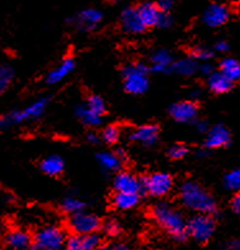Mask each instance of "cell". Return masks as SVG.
I'll return each instance as SVG.
<instances>
[{
    "mask_svg": "<svg viewBox=\"0 0 240 250\" xmlns=\"http://www.w3.org/2000/svg\"><path fill=\"white\" fill-rule=\"evenodd\" d=\"M180 201L191 211L202 214H215L217 204L214 197L206 189L194 181H185L180 187Z\"/></svg>",
    "mask_w": 240,
    "mask_h": 250,
    "instance_id": "obj_1",
    "label": "cell"
},
{
    "mask_svg": "<svg viewBox=\"0 0 240 250\" xmlns=\"http://www.w3.org/2000/svg\"><path fill=\"white\" fill-rule=\"evenodd\" d=\"M152 216L158 226H161L175 240L183 241L187 239V221L174 206L160 202L152 209Z\"/></svg>",
    "mask_w": 240,
    "mask_h": 250,
    "instance_id": "obj_2",
    "label": "cell"
},
{
    "mask_svg": "<svg viewBox=\"0 0 240 250\" xmlns=\"http://www.w3.org/2000/svg\"><path fill=\"white\" fill-rule=\"evenodd\" d=\"M124 88L132 95H142L148 88V69L142 62L125 66L123 70Z\"/></svg>",
    "mask_w": 240,
    "mask_h": 250,
    "instance_id": "obj_3",
    "label": "cell"
},
{
    "mask_svg": "<svg viewBox=\"0 0 240 250\" xmlns=\"http://www.w3.org/2000/svg\"><path fill=\"white\" fill-rule=\"evenodd\" d=\"M65 241V232L60 227L54 225L40 229L33 236L35 247L43 250H63Z\"/></svg>",
    "mask_w": 240,
    "mask_h": 250,
    "instance_id": "obj_4",
    "label": "cell"
},
{
    "mask_svg": "<svg viewBox=\"0 0 240 250\" xmlns=\"http://www.w3.org/2000/svg\"><path fill=\"white\" fill-rule=\"evenodd\" d=\"M187 232L198 243H206L215 232V221L210 214L197 213L187 222Z\"/></svg>",
    "mask_w": 240,
    "mask_h": 250,
    "instance_id": "obj_5",
    "label": "cell"
},
{
    "mask_svg": "<svg viewBox=\"0 0 240 250\" xmlns=\"http://www.w3.org/2000/svg\"><path fill=\"white\" fill-rule=\"evenodd\" d=\"M137 8L141 20L143 21L145 26L147 27H158V28H169L173 24V20L169 13L161 12L156 7L153 1H145L139 4Z\"/></svg>",
    "mask_w": 240,
    "mask_h": 250,
    "instance_id": "obj_6",
    "label": "cell"
},
{
    "mask_svg": "<svg viewBox=\"0 0 240 250\" xmlns=\"http://www.w3.org/2000/svg\"><path fill=\"white\" fill-rule=\"evenodd\" d=\"M49 100L46 97H41V99L33 101L32 104L24 107L22 110H14V111L8 112L7 119L9 122V125H16V124H22L24 122H30V120H35L39 119L40 116L43 115Z\"/></svg>",
    "mask_w": 240,
    "mask_h": 250,
    "instance_id": "obj_7",
    "label": "cell"
},
{
    "mask_svg": "<svg viewBox=\"0 0 240 250\" xmlns=\"http://www.w3.org/2000/svg\"><path fill=\"white\" fill-rule=\"evenodd\" d=\"M173 188V178L166 172H155L142 180V190L152 197H164Z\"/></svg>",
    "mask_w": 240,
    "mask_h": 250,
    "instance_id": "obj_8",
    "label": "cell"
},
{
    "mask_svg": "<svg viewBox=\"0 0 240 250\" xmlns=\"http://www.w3.org/2000/svg\"><path fill=\"white\" fill-rule=\"evenodd\" d=\"M100 218L93 213L79 212L69 218V229L78 236L93 234L100 229Z\"/></svg>",
    "mask_w": 240,
    "mask_h": 250,
    "instance_id": "obj_9",
    "label": "cell"
},
{
    "mask_svg": "<svg viewBox=\"0 0 240 250\" xmlns=\"http://www.w3.org/2000/svg\"><path fill=\"white\" fill-rule=\"evenodd\" d=\"M102 18H104V14L101 10L96 9V8H87V9L81 10L76 17L69 18L68 22L70 24H74L79 31L89 32L100 26Z\"/></svg>",
    "mask_w": 240,
    "mask_h": 250,
    "instance_id": "obj_10",
    "label": "cell"
},
{
    "mask_svg": "<svg viewBox=\"0 0 240 250\" xmlns=\"http://www.w3.org/2000/svg\"><path fill=\"white\" fill-rule=\"evenodd\" d=\"M229 9L226 5L220 3H212L210 4L206 10H204L202 21L203 23L211 28H216L225 24L229 20Z\"/></svg>",
    "mask_w": 240,
    "mask_h": 250,
    "instance_id": "obj_11",
    "label": "cell"
},
{
    "mask_svg": "<svg viewBox=\"0 0 240 250\" xmlns=\"http://www.w3.org/2000/svg\"><path fill=\"white\" fill-rule=\"evenodd\" d=\"M120 26L123 31L132 35H138V33L145 32L147 27L145 26L143 21L138 14V10L135 7L125 8L120 14Z\"/></svg>",
    "mask_w": 240,
    "mask_h": 250,
    "instance_id": "obj_12",
    "label": "cell"
},
{
    "mask_svg": "<svg viewBox=\"0 0 240 250\" xmlns=\"http://www.w3.org/2000/svg\"><path fill=\"white\" fill-rule=\"evenodd\" d=\"M230 143V133L222 124H217L208 129L204 147L208 149L226 147Z\"/></svg>",
    "mask_w": 240,
    "mask_h": 250,
    "instance_id": "obj_13",
    "label": "cell"
},
{
    "mask_svg": "<svg viewBox=\"0 0 240 250\" xmlns=\"http://www.w3.org/2000/svg\"><path fill=\"white\" fill-rule=\"evenodd\" d=\"M5 244L12 250H30L32 248L33 237L26 230L13 229L5 235Z\"/></svg>",
    "mask_w": 240,
    "mask_h": 250,
    "instance_id": "obj_14",
    "label": "cell"
},
{
    "mask_svg": "<svg viewBox=\"0 0 240 250\" xmlns=\"http://www.w3.org/2000/svg\"><path fill=\"white\" fill-rule=\"evenodd\" d=\"M114 187L120 193H133L138 194L142 190V181L131 172H119L114 179Z\"/></svg>",
    "mask_w": 240,
    "mask_h": 250,
    "instance_id": "obj_15",
    "label": "cell"
},
{
    "mask_svg": "<svg viewBox=\"0 0 240 250\" xmlns=\"http://www.w3.org/2000/svg\"><path fill=\"white\" fill-rule=\"evenodd\" d=\"M198 109L193 101H181L171 106V118L178 123L193 122L197 116Z\"/></svg>",
    "mask_w": 240,
    "mask_h": 250,
    "instance_id": "obj_16",
    "label": "cell"
},
{
    "mask_svg": "<svg viewBox=\"0 0 240 250\" xmlns=\"http://www.w3.org/2000/svg\"><path fill=\"white\" fill-rule=\"evenodd\" d=\"M158 138V128L156 125H143L134 129L131 134L129 139L133 142H138L142 145L152 146Z\"/></svg>",
    "mask_w": 240,
    "mask_h": 250,
    "instance_id": "obj_17",
    "label": "cell"
},
{
    "mask_svg": "<svg viewBox=\"0 0 240 250\" xmlns=\"http://www.w3.org/2000/svg\"><path fill=\"white\" fill-rule=\"evenodd\" d=\"M173 62V56L168 50H157L151 56V70L155 73L170 72Z\"/></svg>",
    "mask_w": 240,
    "mask_h": 250,
    "instance_id": "obj_18",
    "label": "cell"
},
{
    "mask_svg": "<svg viewBox=\"0 0 240 250\" xmlns=\"http://www.w3.org/2000/svg\"><path fill=\"white\" fill-rule=\"evenodd\" d=\"M73 69H74V60L72 58H66L47 74L46 83L47 84H56V83L62 82L63 79H65L69 76Z\"/></svg>",
    "mask_w": 240,
    "mask_h": 250,
    "instance_id": "obj_19",
    "label": "cell"
},
{
    "mask_svg": "<svg viewBox=\"0 0 240 250\" xmlns=\"http://www.w3.org/2000/svg\"><path fill=\"white\" fill-rule=\"evenodd\" d=\"M234 82L222 74L221 72H214L208 76L207 86L215 93H225L233 88Z\"/></svg>",
    "mask_w": 240,
    "mask_h": 250,
    "instance_id": "obj_20",
    "label": "cell"
},
{
    "mask_svg": "<svg viewBox=\"0 0 240 250\" xmlns=\"http://www.w3.org/2000/svg\"><path fill=\"white\" fill-rule=\"evenodd\" d=\"M97 162H99L100 167L105 171H118L122 167V158L119 157L118 153H112V152L99 153Z\"/></svg>",
    "mask_w": 240,
    "mask_h": 250,
    "instance_id": "obj_21",
    "label": "cell"
},
{
    "mask_svg": "<svg viewBox=\"0 0 240 250\" xmlns=\"http://www.w3.org/2000/svg\"><path fill=\"white\" fill-rule=\"evenodd\" d=\"M197 70V60H194L193 58H184V59H180L178 62H173L170 72L175 73V74H180V76L189 77L193 76Z\"/></svg>",
    "mask_w": 240,
    "mask_h": 250,
    "instance_id": "obj_22",
    "label": "cell"
},
{
    "mask_svg": "<svg viewBox=\"0 0 240 250\" xmlns=\"http://www.w3.org/2000/svg\"><path fill=\"white\" fill-rule=\"evenodd\" d=\"M40 167H41L43 172H45L49 176H56V175L62 174V171L64 170V161L60 156H49L41 161Z\"/></svg>",
    "mask_w": 240,
    "mask_h": 250,
    "instance_id": "obj_23",
    "label": "cell"
},
{
    "mask_svg": "<svg viewBox=\"0 0 240 250\" xmlns=\"http://www.w3.org/2000/svg\"><path fill=\"white\" fill-rule=\"evenodd\" d=\"M139 202L138 194H133V193H120L116 191L115 197L112 199V203L115 206V208L120 209V211H128L134 208Z\"/></svg>",
    "mask_w": 240,
    "mask_h": 250,
    "instance_id": "obj_24",
    "label": "cell"
},
{
    "mask_svg": "<svg viewBox=\"0 0 240 250\" xmlns=\"http://www.w3.org/2000/svg\"><path fill=\"white\" fill-rule=\"evenodd\" d=\"M220 72L231 82H237L240 79V62L233 58H226L220 62Z\"/></svg>",
    "mask_w": 240,
    "mask_h": 250,
    "instance_id": "obj_25",
    "label": "cell"
},
{
    "mask_svg": "<svg viewBox=\"0 0 240 250\" xmlns=\"http://www.w3.org/2000/svg\"><path fill=\"white\" fill-rule=\"evenodd\" d=\"M76 115L77 118L83 123V124L88 125V126H97L101 124L102 116L97 115L93 111L87 107V105H79L76 107Z\"/></svg>",
    "mask_w": 240,
    "mask_h": 250,
    "instance_id": "obj_26",
    "label": "cell"
},
{
    "mask_svg": "<svg viewBox=\"0 0 240 250\" xmlns=\"http://www.w3.org/2000/svg\"><path fill=\"white\" fill-rule=\"evenodd\" d=\"M14 79V69L8 64L0 65V95L5 92Z\"/></svg>",
    "mask_w": 240,
    "mask_h": 250,
    "instance_id": "obj_27",
    "label": "cell"
},
{
    "mask_svg": "<svg viewBox=\"0 0 240 250\" xmlns=\"http://www.w3.org/2000/svg\"><path fill=\"white\" fill-rule=\"evenodd\" d=\"M62 208L65 213L73 216V214L79 213V212H82L83 209H85V203H83L81 199H78V198L66 197L65 199L63 201Z\"/></svg>",
    "mask_w": 240,
    "mask_h": 250,
    "instance_id": "obj_28",
    "label": "cell"
},
{
    "mask_svg": "<svg viewBox=\"0 0 240 250\" xmlns=\"http://www.w3.org/2000/svg\"><path fill=\"white\" fill-rule=\"evenodd\" d=\"M224 185L227 190L235 191V193L240 191V168H235L225 175Z\"/></svg>",
    "mask_w": 240,
    "mask_h": 250,
    "instance_id": "obj_29",
    "label": "cell"
},
{
    "mask_svg": "<svg viewBox=\"0 0 240 250\" xmlns=\"http://www.w3.org/2000/svg\"><path fill=\"white\" fill-rule=\"evenodd\" d=\"M86 105H87V107H88L91 111H93L95 114H97V115L102 116L104 115V112H105V102H104V100L100 97V96H91V97H88V100H87V102H86Z\"/></svg>",
    "mask_w": 240,
    "mask_h": 250,
    "instance_id": "obj_30",
    "label": "cell"
},
{
    "mask_svg": "<svg viewBox=\"0 0 240 250\" xmlns=\"http://www.w3.org/2000/svg\"><path fill=\"white\" fill-rule=\"evenodd\" d=\"M82 239V247L83 250H96L101 245V237L93 232V234L85 235L81 237Z\"/></svg>",
    "mask_w": 240,
    "mask_h": 250,
    "instance_id": "obj_31",
    "label": "cell"
},
{
    "mask_svg": "<svg viewBox=\"0 0 240 250\" xmlns=\"http://www.w3.org/2000/svg\"><path fill=\"white\" fill-rule=\"evenodd\" d=\"M191 55L194 60H199V62H207L214 56V51L210 50L206 46H196L192 49Z\"/></svg>",
    "mask_w": 240,
    "mask_h": 250,
    "instance_id": "obj_32",
    "label": "cell"
},
{
    "mask_svg": "<svg viewBox=\"0 0 240 250\" xmlns=\"http://www.w3.org/2000/svg\"><path fill=\"white\" fill-rule=\"evenodd\" d=\"M119 135H120V132H119V128L115 126V125H109L104 129V132L101 134L102 141L109 143V145H112V143H115L118 142Z\"/></svg>",
    "mask_w": 240,
    "mask_h": 250,
    "instance_id": "obj_33",
    "label": "cell"
},
{
    "mask_svg": "<svg viewBox=\"0 0 240 250\" xmlns=\"http://www.w3.org/2000/svg\"><path fill=\"white\" fill-rule=\"evenodd\" d=\"M187 153H188L187 147L183 145H174L168 152L169 157L173 158V160H181V158L187 156Z\"/></svg>",
    "mask_w": 240,
    "mask_h": 250,
    "instance_id": "obj_34",
    "label": "cell"
},
{
    "mask_svg": "<svg viewBox=\"0 0 240 250\" xmlns=\"http://www.w3.org/2000/svg\"><path fill=\"white\" fill-rule=\"evenodd\" d=\"M63 250H83L82 247V239L78 235H74V236H70L66 239L65 244H64V248Z\"/></svg>",
    "mask_w": 240,
    "mask_h": 250,
    "instance_id": "obj_35",
    "label": "cell"
},
{
    "mask_svg": "<svg viewBox=\"0 0 240 250\" xmlns=\"http://www.w3.org/2000/svg\"><path fill=\"white\" fill-rule=\"evenodd\" d=\"M104 231H105V234L108 235V236H118V235L120 234L122 229H120V225H119L116 221L110 220L104 225Z\"/></svg>",
    "mask_w": 240,
    "mask_h": 250,
    "instance_id": "obj_36",
    "label": "cell"
},
{
    "mask_svg": "<svg viewBox=\"0 0 240 250\" xmlns=\"http://www.w3.org/2000/svg\"><path fill=\"white\" fill-rule=\"evenodd\" d=\"M153 3L156 4V7L161 10V12L169 13L171 10V8L174 7L175 0H155Z\"/></svg>",
    "mask_w": 240,
    "mask_h": 250,
    "instance_id": "obj_37",
    "label": "cell"
},
{
    "mask_svg": "<svg viewBox=\"0 0 240 250\" xmlns=\"http://www.w3.org/2000/svg\"><path fill=\"white\" fill-rule=\"evenodd\" d=\"M231 207H233V211L235 213L240 214V191H238L231 199Z\"/></svg>",
    "mask_w": 240,
    "mask_h": 250,
    "instance_id": "obj_38",
    "label": "cell"
},
{
    "mask_svg": "<svg viewBox=\"0 0 240 250\" xmlns=\"http://www.w3.org/2000/svg\"><path fill=\"white\" fill-rule=\"evenodd\" d=\"M215 50L218 51V53H226L229 50V45L225 41H218V42L215 43Z\"/></svg>",
    "mask_w": 240,
    "mask_h": 250,
    "instance_id": "obj_39",
    "label": "cell"
},
{
    "mask_svg": "<svg viewBox=\"0 0 240 250\" xmlns=\"http://www.w3.org/2000/svg\"><path fill=\"white\" fill-rule=\"evenodd\" d=\"M198 69L201 70V73L203 74V76H207V77L214 73V68H212L211 64H202L201 68H198Z\"/></svg>",
    "mask_w": 240,
    "mask_h": 250,
    "instance_id": "obj_40",
    "label": "cell"
},
{
    "mask_svg": "<svg viewBox=\"0 0 240 250\" xmlns=\"http://www.w3.org/2000/svg\"><path fill=\"white\" fill-rule=\"evenodd\" d=\"M224 250H240V239L230 241L227 245H225Z\"/></svg>",
    "mask_w": 240,
    "mask_h": 250,
    "instance_id": "obj_41",
    "label": "cell"
},
{
    "mask_svg": "<svg viewBox=\"0 0 240 250\" xmlns=\"http://www.w3.org/2000/svg\"><path fill=\"white\" fill-rule=\"evenodd\" d=\"M8 128H10L9 122H8V119L5 115L0 116V132H4V130H7Z\"/></svg>",
    "mask_w": 240,
    "mask_h": 250,
    "instance_id": "obj_42",
    "label": "cell"
},
{
    "mask_svg": "<svg viewBox=\"0 0 240 250\" xmlns=\"http://www.w3.org/2000/svg\"><path fill=\"white\" fill-rule=\"evenodd\" d=\"M196 129H197L199 133H204V132H208V126H207V123L206 122H198L196 124Z\"/></svg>",
    "mask_w": 240,
    "mask_h": 250,
    "instance_id": "obj_43",
    "label": "cell"
},
{
    "mask_svg": "<svg viewBox=\"0 0 240 250\" xmlns=\"http://www.w3.org/2000/svg\"><path fill=\"white\" fill-rule=\"evenodd\" d=\"M87 141H88L89 143H92V145H96V143L99 142V137H97L95 133H88V134H87Z\"/></svg>",
    "mask_w": 240,
    "mask_h": 250,
    "instance_id": "obj_44",
    "label": "cell"
},
{
    "mask_svg": "<svg viewBox=\"0 0 240 250\" xmlns=\"http://www.w3.org/2000/svg\"><path fill=\"white\" fill-rule=\"evenodd\" d=\"M110 250H129V248L124 244H115V245L110 247Z\"/></svg>",
    "mask_w": 240,
    "mask_h": 250,
    "instance_id": "obj_45",
    "label": "cell"
},
{
    "mask_svg": "<svg viewBox=\"0 0 240 250\" xmlns=\"http://www.w3.org/2000/svg\"><path fill=\"white\" fill-rule=\"evenodd\" d=\"M96 250H110V247H106V245H100Z\"/></svg>",
    "mask_w": 240,
    "mask_h": 250,
    "instance_id": "obj_46",
    "label": "cell"
},
{
    "mask_svg": "<svg viewBox=\"0 0 240 250\" xmlns=\"http://www.w3.org/2000/svg\"><path fill=\"white\" fill-rule=\"evenodd\" d=\"M30 250H43V249H40V248H37V247H32Z\"/></svg>",
    "mask_w": 240,
    "mask_h": 250,
    "instance_id": "obj_47",
    "label": "cell"
},
{
    "mask_svg": "<svg viewBox=\"0 0 240 250\" xmlns=\"http://www.w3.org/2000/svg\"><path fill=\"white\" fill-rule=\"evenodd\" d=\"M109 1H116V0H109Z\"/></svg>",
    "mask_w": 240,
    "mask_h": 250,
    "instance_id": "obj_48",
    "label": "cell"
}]
</instances>
